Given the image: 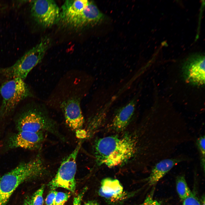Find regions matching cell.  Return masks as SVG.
Returning a JSON list of instances; mask_svg holds the SVG:
<instances>
[{
    "label": "cell",
    "instance_id": "obj_1",
    "mask_svg": "<svg viewBox=\"0 0 205 205\" xmlns=\"http://www.w3.org/2000/svg\"><path fill=\"white\" fill-rule=\"evenodd\" d=\"M94 148L98 163L112 168L125 164L137 155L144 163L147 153V142L139 128L134 136L125 134L100 138L95 141Z\"/></svg>",
    "mask_w": 205,
    "mask_h": 205
},
{
    "label": "cell",
    "instance_id": "obj_2",
    "mask_svg": "<svg viewBox=\"0 0 205 205\" xmlns=\"http://www.w3.org/2000/svg\"><path fill=\"white\" fill-rule=\"evenodd\" d=\"M46 171L43 160L38 154L31 159L20 163L0 177V205H6L11 196L21 184L38 178Z\"/></svg>",
    "mask_w": 205,
    "mask_h": 205
},
{
    "label": "cell",
    "instance_id": "obj_3",
    "mask_svg": "<svg viewBox=\"0 0 205 205\" xmlns=\"http://www.w3.org/2000/svg\"><path fill=\"white\" fill-rule=\"evenodd\" d=\"M2 98L0 106V135L7 124L6 120L22 101L33 96L30 87L20 78L5 80L0 87Z\"/></svg>",
    "mask_w": 205,
    "mask_h": 205
},
{
    "label": "cell",
    "instance_id": "obj_4",
    "mask_svg": "<svg viewBox=\"0 0 205 205\" xmlns=\"http://www.w3.org/2000/svg\"><path fill=\"white\" fill-rule=\"evenodd\" d=\"M51 42L48 37H44L38 44L26 52L13 65L0 68V77L7 80L18 78L24 80L31 70L41 62Z\"/></svg>",
    "mask_w": 205,
    "mask_h": 205
},
{
    "label": "cell",
    "instance_id": "obj_5",
    "mask_svg": "<svg viewBox=\"0 0 205 205\" xmlns=\"http://www.w3.org/2000/svg\"><path fill=\"white\" fill-rule=\"evenodd\" d=\"M15 124L17 131H46L59 135L54 122L42 110L34 106L25 107L20 112L15 119Z\"/></svg>",
    "mask_w": 205,
    "mask_h": 205
},
{
    "label": "cell",
    "instance_id": "obj_6",
    "mask_svg": "<svg viewBox=\"0 0 205 205\" xmlns=\"http://www.w3.org/2000/svg\"><path fill=\"white\" fill-rule=\"evenodd\" d=\"M82 141L79 142L73 151L62 161L54 177L48 186L53 190L61 187L72 192H75L76 186L75 176L77 170L76 159Z\"/></svg>",
    "mask_w": 205,
    "mask_h": 205
},
{
    "label": "cell",
    "instance_id": "obj_7",
    "mask_svg": "<svg viewBox=\"0 0 205 205\" xmlns=\"http://www.w3.org/2000/svg\"><path fill=\"white\" fill-rule=\"evenodd\" d=\"M30 5L31 16L39 25L50 27L60 21L61 11L54 1H32Z\"/></svg>",
    "mask_w": 205,
    "mask_h": 205
},
{
    "label": "cell",
    "instance_id": "obj_8",
    "mask_svg": "<svg viewBox=\"0 0 205 205\" xmlns=\"http://www.w3.org/2000/svg\"><path fill=\"white\" fill-rule=\"evenodd\" d=\"M43 132H34L17 131L10 134L1 143V148L7 151L17 148L28 150L38 149L44 139Z\"/></svg>",
    "mask_w": 205,
    "mask_h": 205
},
{
    "label": "cell",
    "instance_id": "obj_9",
    "mask_svg": "<svg viewBox=\"0 0 205 205\" xmlns=\"http://www.w3.org/2000/svg\"><path fill=\"white\" fill-rule=\"evenodd\" d=\"M103 14L93 2L90 1L82 11L71 18L61 21L64 26L79 29L95 25L102 20Z\"/></svg>",
    "mask_w": 205,
    "mask_h": 205
},
{
    "label": "cell",
    "instance_id": "obj_10",
    "mask_svg": "<svg viewBox=\"0 0 205 205\" xmlns=\"http://www.w3.org/2000/svg\"><path fill=\"white\" fill-rule=\"evenodd\" d=\"M184 73L187 81L198 85H202L205 81V57L200 54L190 56L185 63Z\"/></svg>",
    "mask_w": 205,
    "mask_h": 205
},
{
    "label": "cell",
    "instance_id": "obj_11",
    "mask_svg": "<svg viewBox=\"0 0 205 205\" xmlns=\"http://www.w3.org/2000/svg\"><path fill=\"white\" fill-rule=\"evenodd\" d=\"M80 103L79 98L72 97L63 101L61 104L66 123L73 130L81 129L84 122Z\"/></svg>",
    "mask_w": 205,
    "mask_h": 205
},
{
    "label": "cell",
    "instance_id": "obj_12",
    "mask_svg": "<svg viewBox=\"0 0 205 205\" xmlns=\"http://www.w3.org/2000/svg\"><path fill=\"white\" fill-rule=\"evenodd\" d=\"M190 160L184 155H179L162 159L155 163L152 167L148 178V182L151 185L157 183L172 168L178 164Z\"/></svg>",
    "mask_w": 205,
    "mask_h": 205
},
{
    "label": "cell",
    "instance_id": "obj_13",
    "mask_svg": "<svg viewBox=\"0 0 205 205\" xmlns=\"http://www.w3.org/2000/svg\"><path fill=\"white\" fill-rule=\"evenodd\" d=\"M99 194L112 202L121 200L126 196L123 187L119 181L110 178H106L102 180Z\"/></svg>",
    "mask_w": 205,
    "mask_h": 205
},
{
    "label": "cell",
    "instance_id": "obj_14",
    "mask_svg": "<svg viewBox=\"0 0 205 205\" xmlns=\"http://www.w3.org/2000/svg\"><path fill=\"white\" fill-rule=\"evenodd\" d=\"M136 101L132 99L116 111L112 122V128L117 132H121L127 127L134 114Z\"/></svg>",
    "mask_w": 205,
    "mask_h": 205
},
{
    "label": "cell",
    "instance_id": "obj_15",
    "mask_svg": "<svg viewBox=\"0 0 205 205\" xmlns=\"http://www.w3.org/2000/svg\"><path fill=\"white\" fill-rule=\"evenodd\" d=\"M89 2L86 0L65 1L62 7L60 21L73 17L82 11Z\"/></svg>",
    "mask_w": 205,
    "mask_h": 205
},
{
    "label": "cell",
    "instance_id": "obj_16",
    "mask_svg": "<svg viewBox=\"0 0 205 205\" xmlns=\"http://www.w3.org/2000/svg\"><path fill=\"white\" fill-rule=\"evenodd\" d=\"M176 185L177 194L182 201L192 192L187 184L184 176L183 175H179L177 177Z\"/></svg>",
    "mask_w": 205,
    "mask_h": 205
},
{
    "label": "cell",
    "instance_id": "obj_17",
    "mask_svg": "<svg viewBox=\"0 0 205 205\" xmlns=\"http://www.w3.org/2000/svg\"><path fill=\"white\" fill-rule=\"evenodd\" d=\"M205 137L201 136L196 140V144L199 153L200 165L203 171H205Z\"/></svg>",
    "mask_w": 205,
    "mask_h": 205
},
{
    "label": "cell",
    "instance_id": "obj_18",
    "mask_svg": "<svg viewBox=\"0 0 205 205\" xmlns=\"http://www.w3.org/2000/svg\"><path fill=\"white\" fill-rule=\"evenodd\" d=\"M44 188V185H42L33 194L30 199L32 205H43L44 200L43 194Z\"/></svg>",
    "mask_w": 205,
    "mask_h": 205
},
{
    "label": "cell",
    "instance_id": "obj_19",
    "mask_svg": "<svg viewBox=\"0 0 205 205\" xmlns=\"http://www.w3.org/2000/svg\"><path fill=\"white\" fill-rule=\"evenodd\" d=\"M70 196L69 192H57L55 198V205H64Z\"/></svg>",
    "mask_w": 205,
    "mask_h": 205
},
{
    "label": "cell",
    "instance_id": "obj_20",
    "mask_svg": "<svg viewBox=\"0 0 205 205\" xmlns=\"http://www.w3.org/2000/svg\"><path fill=\"white\" fill-rule=\"evenodd\" d=\"M183 201V205H200V202L196 194L192 192Z\"/></svg>",
    "mask_w": 205,
    "mask_h": 205
},
{
    "label": "cell",
    "instance_id": "obj_21",
    "mask_svg": "<svg viewBox=\"0 0 205 205\" xmlns=\"http://www.w3.org/2000/svg\"><path fill=\"white\" fill-rule=\"evenodd\" d=\"M57 191L52 190L47 195L45 202L46 205H55V200Z\"/></svg>",
    "mask_w": 205,
    "mask_h": 205
},
{
    "label": "cell",
    "instance_id": "obj_22",
    "mask_svg": "<svg viewBox=\"0 0 205 205\" xmlns=\"http://www.w3.org/2000/svg\"><path fill=\"white\" fill-rule=\"evenodd\" d=\"M87 189V187L84 188L73 199V205H81L82 198Z\"/></svg>",
    "mask_w": 205,
    "mask_h": 205
},
{
    "label": "cell",
    "instance_id": "obj_23",
    "mask_svg": "<svg viewBox=\"0 0 205 205\" xmlns=\"http://www.w3.org/2000/svg\"><path fill=\"white\" fill-rule=\"evenodd\" d=\"M139 205H161L159 202L154 199L151 196H148L144 201Z\"/></svg>",
    "mask_w": 205,
    "mask_h": 205
},
{
    "label": "cell",
    "instance_id": "obj_24",
    "mask_svg": "<svg viewBox=\"0 0 205 205\" xmlns=\"http://www.w3.org/2000/svg\"><path fill=\"white\" fill-rule=\"evenodd\" d=\"M77 131V134L78 137L80 138L83 139L86 138L88 134L87 132L85 130H81V129L76 131Z\"/></svg>",
    "mask_w": 205,
    "mask_h": 205
},
{
    "label": "cell",
    "instance_id": "obj_25",
    "mask_svg": "<svg viewBox=\"0 0 205 205\" xmlns=\"http://www.w3.org/2000/svg\"><path fill=\"white\" fill-rule=\"evenodd\" d=\"M84 205H100L99 203L95 201H89L84 204Z\"/></svg>",
    "mask_w": 205,
    "mask_h": 205
},
{
    "label": "cell",
    "instance_id": "obj_26",
    "mask_svg": "<svg viewBox=\"0 0 205 205\" xmlns=\"http://www.w3.org/2000/svg\"><path fill=\"white\" fill-rule=\"evenodd\" d=\"M23 205H32L31 204L30 199H27L25 200Z\"/></svg>",
    "mask_w": 205,
    "mask_h": 205
},
{
    "label": "cell",
    "instance_id": "obj_27",
    "mask_svg": "<svg viewBox=\"0 0 205 205\" xmlns=\"http://www.w3.org/2000/svg\"><path fill=\"white\" fill-rule=\"evenodd\" d=\"M200 205H205V196L203 195L202 196L201 201Z\"/></svg>",
    "mask_w": 205,
    "mask_h": 205
}]
</instances>
